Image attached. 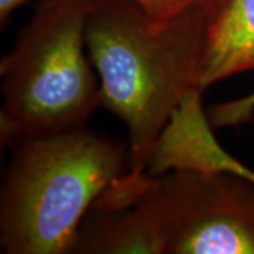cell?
<instances>
[{"label":"cell","instance_id":"52a82bcc","mask_svg":"<svg viewBox=\"0 0 254 254\" xmlns=\"http://www.w3.org/2000/svg\"><path fill=\"white\" fill-rule=\"evenodd\" d=\"M254 71V0H220L208 18L202 89Z\"/></svg>","mask_w":254,"mask_h":254},{"label":"cell","instance_id":"3957f363","mask_svg":"<svg viewBox=\"0 0 254 254\" xmlns=\"http://www.w3.org/2000/svg\"><path fill=\"white\" fill-rule=\"evenodd\" d=\"M93 0H41L1 57V145L85 126L102 106L86 47Z\"/></svg>","mask_w":254,"mask_h":254},{"label":"cell","instance_id":"6da1fadb","mask_svg":"<svg viewBox=\"0 0 254 254\" xmlns=\"http://www.w3.org/2000/svg\"><path fill=\"white\" fill-rule=\"evenodd\" d=\"M208 14L157 23L133 0H93L86 47L102 106L127 128L131 173H147L158 140L185 100L202 89Z\"/></svg>","mask_w":254,"mask_h":254},{"label":"cell","instance_id":"9c48e42d","mask_svg":"<svg viewBox=\"0 0 254 254\" xmlns=\"http://www.w3.org/2000/svg\"><path fill=\"white\" fill-rule=\"evenodd\" d=\"M212 128H226L246 125L254 119V89L239 99L213 105L206 113Z\"/></svg>","mask_w":254,"mask_h":254},{"label":"cell","instance_id":"5b68a950","mask_svg":"<svg viewBox=\"0 0 254 254\" xmlns=\"http://www.w3.org/2000/svg\"><path fill=\"white\" fill-rule=\"evenodd\" d=\"M145 174L127 171L100 193L79 223L71 254H164L143 199Z\"/></svg>","mask_w":254,"mask_h":254},{"label":"cell","instance_id":"7a4b0ae2","mask_svg":"<svg viewBox=\"0 0 254 254\" xmlns=\"http://www.w3.org/2000/svg\"><path fill=\"white\" fill-rule=\"evenodd\" d=\"M0 190V252L69 254L81 220L130 168L128 145L85 126L11 145Z\"/></svg>","mask_w":254,"mask_h":254},{"label":"cell","instance_id":"277c9868","mask_svg":"<svg viewBox=\"0 0 254 254\" xmlns=\"http://www.w3.org/2000/svg\"><path fill=\"white\" fill-rule=\"evenodd\" d=\"M164 254H254V181L227 171L145 174Z\"/></svg>","mask_w":254,"mask_h":254},{"label":"cell","instance_id":"8992f818","mask_svg":"<svg viewBox=\"0 0 254 254\" xmlns=\"http://www.w3.org/2000/svg\"><path fill=\"white\" fill-rule=\"evenodd\" d=\"M196 92L178 109L165 127L147 167V174L160 175L171 170L227 171L254 181V171L227 155L212 137V126Z\"/></svg>","mask_w":254,"mask_h":254},{"label":"cell","instance_id":"ba28073f","mask_svg":"<svg viewBox=\"0 0 254 254\" xmlns=\"http://www.w3.org/2000/svg\"><path fill=\"white\" fill-rule=\"evenodd\" d=\"M157 23H165L190 10H200L209 16L220 0H133Z\"/></svg>","mask_w":254,"mask_h":254},{"label":"cell","instance_id":"30bf717a","mask_svg":"<svg viewBox=\"0 0 254 254\" xmlns=\"http://www.w3.org/2000/svg\"><path fill=\"white\" fill-rule=\"evenodd\" d=\"M30 1H41V0H0V23L4 26L9 21L10 16L23 4Z\"/></svg>","mask_w":254,"mask_h":254}]
</instances>
